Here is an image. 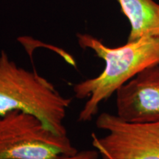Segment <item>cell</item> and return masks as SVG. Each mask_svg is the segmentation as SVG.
<instances>
[{"instance_id":"obj_1","label":"cell","mask_w":159,"mask_h":159,"mask_svg":"<svg viewBox=\"0 0 159 159\" xmlns=\"http://www.w3.org/2000/svg\"><path fill=\"white\" fill-rule=\"evenodd\" d=\"M83 49H89L105 62L98 76L77 83L73 86L77 99H86L80 112L78 121L89 122L98 113L102 102L143 69L159 63V39L142 38L125 44L110 47L89 34H77Z\"/></svg>"},{"instance_id":"obj_4","label":"cell","mask_w":159,"mask_h":159,"mask_svg":"<svg viewBox=\"0 0 159 159\" xmlns=\"http://www.w3.org/2000/svg\"><path fill=\"white\" fill-rule=\"evenodd\" d=\"M96 126L107 134L91 135L92 146L102 158L108 159H159V121L136 123L116 114L102 113Z\"/></svg>"},{"instance_id":"obj_2","label":"cell","mask_w":159,"mask_h":159,"mask_svg":"<svg viewBox=\"0 0 159 159\" xmlns=\"http://www.w3.org/2000/svg\"><path fill=\"white\" fill-rule=\"evenodd\" d=\"M71 102L48 80L19 66L1 52L0 116L21 111L36 117L55 134L68 136L64 119Z\"/></svg>"},{"instance_id":"obj_3","label":"cell","mask_w":159,"mask_h":159,"mask_svg":"<svg viewBox=\"0 0 159 159\" xmlns=\"http://www.w3.org/2000/svg\"><path fill=\"white\" fill-rule=\"evenodd\" d=\"M77 152L68 136L33 115L14 111L0 116V159H61Z\"/></svg>"},{"instance_id":"obj_5","label":"cell","mask_w":159,"mask_h":159,"mask_svg":"<svg viewBox=\"0 0 159 159\" xmlns=\"http://www.w3.org/2000/svg\"><path fill=\"white\" fill-rule=\"evenodd\" d=\"M116 116L130 122L159 121V63L143 69L116 92Z\"/></svg>"},{"instance_id":"obj_6","label":"cell","mask_w":159,"mask_h":159,"mask_svg":"<svg viewBox=\"0 0 159 159\" xmlns=\"http://www.w3.org/2000/svg\"><path fill=\"white\" fill-rule=\"evenodd\" d=\"M116 1L130 25L128 41L147 37L159 39L158 3L154 0Z\"/></svg>"},{"instance_id":"obj_7","label":"cell","mask_w":159,"mask_h":159,"mask_svg":"<svg viewBox=\"0 0 159 159\" xmlns=\"http://www.w3.org/2000/svg\"><path fill=\"white\" fill-rule=\"evenodd\" d=\"M99 152L96 150H83L77 152L73 156L63 157L61 159H97Z\"/></svg>"},{"instance_id":"obj_8","label":"cell","mask_w":159,"mask_h":159,"mask_svg":"<svg viewBox=\"0 0 159 159\" xmlns=\"http://www.w3.org/2000/svg\"><path fill=\"white\" fill-rule=\"evenodd\" d=\"M102 159H108V158H102Z\"/></svg>"}]
</instances>
